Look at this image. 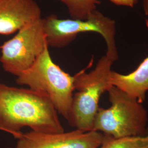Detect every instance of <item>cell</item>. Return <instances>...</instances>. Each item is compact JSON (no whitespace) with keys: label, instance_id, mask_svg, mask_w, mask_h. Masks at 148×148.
I'll return each mask as SVG.
<instances>
[{"label":"cell","instance_id":"9c48e42d","mask_svg":"<svg viewBox=\"0 0 148 148\" xmlns=\"http://www.w3.org/2000/svg\"><path fill=\"white\" fill-rule=\"evenodd\" d=\"M110 82L142 104L148 91V57L130 74L123 75L111 71Z\"/></svg>","mask_w":148,"mask_h":148},{"label":"cell","instance_id":"6da1fadb","mask_svg":"<svg viewBox=\"0 0 148 148\" xmlns=\"http://www.w3.org/2000/svg\"><path fill=\"white\" fill-rule=\"evenodd\" d=\"M24 127L37 132L64 131L58 112L47 97L29 88L0 84V130L18 139Z\"/></svg>","mask_w":148,"mask_h":148},{"label":"cell","instance_id":"3957f363","mask_svg":"<svg viewBox=\"0 0 148 148\" xmlns=\"http://www.w3.org/2000/svg\"><path fill=\"white\" fill-rule=\"evenodd\" d=\"M107 92L111 106L98 109L93 131L115 138L145 135L148 113L142 104L115 86Z\"/></svg>","mask_w":148,"mask_h":148},{"label":"cell","instance_id":"7c38bea8","mask_svg":"<svg viewBox=\"0 0 148 148\" xmlns=\"http://www.w3.org/2000/svg\"><path fill=\"white\" fill-rule=\"evenodd\" d=\"M112 3L118 5L133 7L136 4V0H109Z\"/></svg>","mask_w":148,"mask_h":148},{"label":"cell","instance_id":"52a82bcc","mask_svg":"<svg viewBox=\"0 0 148 148\" xmlns=\"http://www.w3.org/2000/svg\"><path fill=\"white\" fill-rule=\"evenodd\" d=\"M104 134L91 131L41 133L30 131L18 139L16 148H99Z\"/></svg>","mask_w":148,"mask_h":148},{"label":"cell","instance_id":"277c9868","mask_svg":"<svg viewBox=\"0 0 148 148\" xmlns=\"http://www.w3.org/2000/svg\"><path fill=\"white\" fill-rule=\"evenodd\" d=\"M114 62L106 55L88 73L81 71L74 76V91L69 124L84 132L93 131L101 95L111 86V66Z\"/></svg>","mask_w":148,"mask_h":148},{"label":"cell","instance_id":"ba28073f","mask_svg":"<svg viewBox=\"0 0 148 148\" xmlns=\"http://www.w3.org/2000/svg\"><path fill=\"white\" fill-rule=\"evenodd\" d=\"M41 18L35 0H0V35L17 32Z\"/></svg>","mask_w":148,"mask_h":148},{"label":"cell","instance_id":"8992f818","mask_svg":"<svg viewBox=\"0 0 148 148\" xmlns=\"http://www.w3.org/2000/svg\"><path fill=\"white\" fill-rule=\"evenodd\" d=\"M47 46L42 18L0 46V62L6 72L18 77L32 67Z\"/></svg>","mask_w":148,"mask_h":148},{"label":"cell","instance_id":"30bf717a","mask_svg":"<svg viewBox=\"0 0 148 148\" xmlns=\"http://www.w3.org/2000/svg\"><path fill=\"white\" fill-rule=\"evenodd\" d=\"M99 148H148V127L144 136L115 138L104 135Z\"/></svg>","mask_w":148,"mask_h":148},{"label":"cell","instance_id":"5b68a950","mask_svg":"<svg viewBox=\"0 0 148 148\" xmlns=\"http://www.w3.org/2000/svg\"><path fill=\"white\" fill-rule=\"evenodd\" d=\"M43 19L48 46L64 47L72 42L79 33L94 32L104 39L107 47L106 56L114 62L118 59L115 22L101 12L96 10L85 20L60 19L54 15Z\"/></svg>","mask_w":148,"mask_h":148},{"label":"cell","instance_id":"4fadbf2b","mask_svg":"<svg viewBox=\"0 0 148 148\" xmlns=\"http://www.w3.org/2000/svg\"><path fill=\"white\" fill-rule=\"evenodd\" d=\"M137 1V0H136ZM143 11L146 16H148V0H144L143 2Z\"/></svg>","mask_w":148,"mask_h":148},{"label":"cell","instance_id":"8fae6325","mask_svg":"<svg viewBox=\"0 0 148 148\" xmlns=\"http://www.w3.org/2000/svg\"><path fill=\"white\" fill-rule=\"evenodd\" d=\"M68 8L72 19L85 20L90 14L97 10L100 3L98 0H60Z\"/></svg>","mask_w":148,"mask_h":148},{"label":"cell","instance_id":"7a4b0ae2","mask_svg":"<svg viewBox=\"0 0 148 148\" xmlns=\"http://www.w3.org/2000/svg\"><path fill=\"white\" fill-rule=\"evenodd\" d=\"M74 76L65 73L51 58L46 47L31 68L16 77V82L47 97L68 122L74 95Z\"/></svg>","mask_w":148,"mask_h":148}]
</instances>
